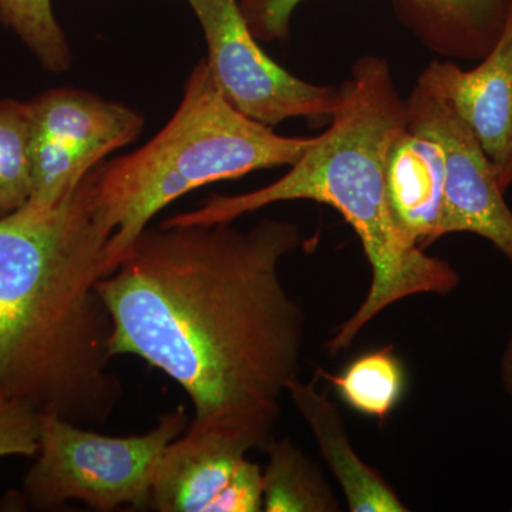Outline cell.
I'll use <instances>...</instances> for the list:
<instances>
[{
	"mask_svg": "<svg viewBox=\"0 0 512 512\" xmlns=\"http://www.w3.org/2000/svg\"><path fill=\"white\" fill-rule=\"evenodd\" d=\"M302 242L295 222L276 218L147 227L97 282L111 356L140 357L174 380L192 404L188 429L265 450L301 379L308 315L281 265Z\"/></svg>",
	"mask_w": 512,
	"mask_h": 512,
	"instance_id": "obj_1",
	"label": "cell"
},
{
	"mask_svg": "<svg viewBox=\"0 0 512 512\" xmlns=\"http://www.w3.org/2000/svg\"><path fill=\"white\" fill-rule=\"evenodd\" d=\"M93 170L55 207L0 217V400L84 427L109 420L123 396L97 291L111 235Z\"/></svg>",
	"mask_w": 512,
	"mask_h": 512,
	"instance_id": "obj_2",
	"label": "cell"
},
{
	"mask_svg": "<svg viewBox=\"0 0 512 512\" xmlns=\"http://www.w3.org/2000/svg\"><path fill=\"white\" fill-rule=\"evenodd\" d=\"M338 90L330 127L284 177L245 194L214 195L198 210L161 222L224 224L276 202L296 200L320 202L338 211L360 239L372 282L356 312L326 343L330 355L348 350L394 303L416 295H448L460 285L454 266L426 254L407 237L390 207L387 154L406 124V99L397 90L389 62L379 56L360 57Z\"/></svg>",
	"mask_w": 512,
	"mask_h": 512,
	"instance_id": "obj_3",
	"label": "cell"
},
{
	"mask_svg": "<svg viewBox=\"0 0 512 512\" xmlns=\"http://www.w3.org/2000/svg\"><path fill=\"white\" fill-rule=\"evenodd\" d=\"M315 140L279 136L239 113L222 96L207 60H200L163 130L134 153L94 167V207L111 235L110 272L171 202L217 181L291 167Z\"/></svg>",
	"mask_w": 512,
	"mask_h": 512,
	"instance_id": "obj_4",
	"label": "cell"
},
{
	"mask_svg": "<svg viewBox=\"0 0 512 512\" xmlns=\"http://www.w3.org/2000/svg\"><path fill=\"white\" fill-rule=\"evenodd\" d=\"M190 420L181 404L146 434L113 437L53 414L40 416L39 450L23 478V498L33 510L72 501L97 511L146 510L160 458Z\"/></svg>",
	"mask_w": 512,
	"mask_h": 512,
	"instance_id": "obj_5",
	"label": "cell"
},
{
	"mask_svg": "<svg viewBox=\"0 0 512 512\" xmlns=\"http://www.w3.org/2000/svg\"><path fill=\"white\" fill-rule=\"evenodd\" d=\"M200 20L207 63L222 96L248 119L275 127L291 119L326 120L339 90L305 82L266 55L238 0H188Z\"/></svg>",
	"mask_w": 512,
	"mask_h": 512,
	"instance_id": "obj_6",
	"label": "cell"
},
{
	"mask_svg": "<svg viewBox=\"0 0 512 512\" xmlns=\"http://www.w3.org/2000/svg\"><path fill=\"white\" fill-rule=\"evenodd\" d=\"M406 119L439 143L444 161L443 207L437 238L450 234L487 239L512 264V211L466 121L423 72L406 99Z\"/></svg>",
	"mask_w": 512,
	"mask_h": 512,
	"instance_id": "obj_7",
	"label": "cell"
},
{
	"mask_svg": "<svg viewBox=\"0 0 512 512\" xmlns=\"http://www.w3.org/2000/svg\"><path fill=\"white\" fill-rule=\"evenodd\" d=\"M29 104L33 190L47 198L72 191L144 127L136 110L70 87L47 90Z\"/></svg>",
	"mask_w": 512,
	"mask_h": 512,
	"instance_id": "obj_8",
	"label": "cell"
},
{
	"mask_svg": "<svg viewBox=\"0 0 512 512\" xmlns=\"http://www.w3.org/2000/svg\"><path fill=\"white\" fill-rule=\"evenodd\" d=\"M245 441L217 431L187 429L158 463L151 510L258 512L264 508L262 468Z\"/></svg>",
	"mask_w": 512,
	"mask_h": 512,
	"instance_id": "obj_9",
	"label": "cell"
},
{
	"mask_svg": "<svg viewBox=\"0 0 512 512\" xmlns=\"http://www.w3.org/2000/svg\"><path fill=\"white\" fill-rule=\"evenodd\" d=\"M305 0H241L259 42L285 40ZM397 19L417 40L448 60H483L503 33L512 0H392Z\"/></svg>",
	"mask_w": 512,
	"mask_h": 512,
	"instance_id": "obj_10",
	"label": "cell"
},
{
	"mask_svg": "<svg viewBox=\"0 0 512 512\" xmlns=\"http://www.w3.org/2000/svg\"><path fill=\"white\" fill-rule=\"evenodd\" d=\"M423 73L471 128L505 194L512 185V8L500 39L477 67L433 60Z\"/></svg>",
	"mask_w": 512,
	"mask_h": 512,
	"instance_id": "obj_11",
	"label": "cell"
},
{
	"mask_svg": "<svg viewBox=\"0 0 512 512\" xmlns=\"http://www.w3.org/2000/svg\"><path fill=\"white\" fill-rule=\"evenodd\" d=\"M286 394L311 429L326 466L342 488L349 511H409L382 474L356 453L339 407L330 402L328 394L319 392L318 377L308 383L293 380Z\"/></svg>",
	"mask_w": 512,
	"mask_h": 512,
	"instance_id": "obj_12",
	"label": "cell"
},
{
	"mask_svg": "<svg viewBox=\"0 0 512 512\" xmlns=\"http://www.w3.org/2000/svg\"><path fill=\"white\" fill-rule=\"evenodd\" d=\"M386 185L394 218L404 234L423 249L439 241L443 153L429 133L407 119L387 154Z\"/></svg>",
	"mask_w": 512,
	"mask_h": 512,
	"instance_id": "obj_13",
	"label": "cell"
},
{
	"mask_svg": "<svg viewBox=\"0 0 512 512\" xmlns=\"http://www.w3.org/2000/svg\"><path fill=\"white\" fill-rule=\"evenodd\" d=\"M262 471L265 512H339L338 498L319 468L292 443L272 440Z\"/></svg>",
	"mask_w": 512,
	"mask_h": 512,
	"instance_id": "obj_14",
	"label": "cell"
},
{
	"mask_svg": "<svg viewBox=\"0 0 512 512\" xmlns=\"http://www.w3.org/2000/svg\"><path fill=\"white\" fill-rule=\"evenodd\" d=\"M315 373L332 384L346 406L379 421L389 419L406 392V369L392 346L357 356L339 375L320 367Z\"/></svg>",
	"mask_w": 512,
	"mask_h": 512,
	"instance_id": "obj_15",
	"label": "cell"
},
{
	"mask_svg": "<svg viewBox=\"0 0 512 512\" xmlns=\"http://www.w3.org/2000/svg\"><path fill=\"white\" fill-rule=\"evenodd\" d=\"M32 192V113L25 101L0 100V217L28 204Z\"/></svg>",
	"mask_w": 512,
	"mask_h": 512,
	"instance_id": "obj_16",
	"label": "cell"
},
{
	"mask_svg": "<svg viewBox=\"0 0 512 512\" xmlns=\"http://www.w3.org/2000/svg\"><path fill=\"white\" fill-rule=\"evenodd\" d=\"M0 23L25 43L46 72L60 74L72 66L52 0H0Z\"/></svg>",
	"mask_w": 512,
	"mask_h": 512,
	"instance_id": "obj_17",
	"label": "cell"
},
{
	"mask_svg": "<svg viewBox=\"0 0 512 512\" xmlns=\"http://www.w3.org/2000/svg\"><path fill=\"white\" fill-rule=\"evenodd\" d=\"M39 437L40 414L26 404L0 400V457H35Z\"/></svg>",
	"mask_w": 512,
	"mask_h": 512,
	"instance_id": "obj_18",
	"label": "cell"
},
{
	"mask_svg": "<svg viewBox=\"0 0 512 512\" xmlns=\"http://www.w3.org/2000/svg\"><path fill=\"white\" fill-rule=\"evenodd\" d=\"M500 379L505 392L512 397V335L505 343L503 355L500 359Z\"/></svg>",
	"mask_w": 512,
	"mask_h": 512,
	"instance_id": "obj_19",
	"label": "cell"
}]
</instances>
